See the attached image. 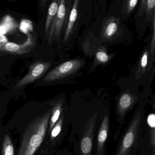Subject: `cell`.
I'll return each mask as SVG.
<instances>
[{"label": "cell", "mask_w": 155, "mask_h": 155, "mask_svg": "<svg viewBox=\"0 0 155 155\" xmlns=\"http://www.w3.org/2000/svg\"><path fill=\"white\" fill-rule=\"evenodd\" d=\"M109 126V110L107 108L103 113L97 132L94 147L95 155H106Z\"/></svg>", "instance_id": "3957f363"}, {"label": "cell", "mask_w": 155, "mask_h": 155, "mask_svg": "<svg viewBox=\"0 0 155 155\" xmlns=\"http://www.w3.org/2000/svg\"><path fill=\"white\" fill-rule=\"evenodd\" d=\"M153 35H152V41H151V52L152 53V55L154 56V51H155V13H154V16H153Z\"/></svg>", "instance_id": "ac0fdd59"}, {"label": "cell", "mask_w": 155, "mask_h": 155, "mask_svg": "<svg viewBox=\"0 0 155 155\" xmlns=\"http://www.w3.org/2000/svg\"><path fill=\"white\" fill-rule=\"evenodd\" d=\"M64 109V100L62 99H60L54 102L49 123L48 132L49 133L58 120Z\"/></svg>", "instance_id": "9c48e42d"}, {"label": "cell", "mask_w": 155, "mask_h": 155, "mask_svg": "<svg viewBox=\"0 0 155 155\" xmlns=\"http://www.w3.org/2000/svg\"><path fill=\"white\" fill-rule=\"evenodd\" d=\"M117 24L114 21H110L107 23L104 31L103 34L106 38H109L113 36L117 30Z\"/></svg>", "instance_id": "4fadbf2b"}, {"label": "cell", "mask_w": 155, "mask_h": 155, "mask_svg": "<svg viewBox=\"0 0 155 155\" xmlns=\"http://www.w3.org/2000/svg\"><path fill=\"white\" fill-rule=\"evenodd\" d=\"M66 14V1H59L58 10L47 34L48 41L51 44L54 41L59 40Z\"/></svg>", "instance_id": "5b68a950"}, {"label": "cell", "mask_w": 155, "mask_h": 155, "mask_svg": "<svg viewBox=\"0 0 155 155\" xmlns=\"http://www.w3.org/2000/svg\"><path fill=\"white\" fill-rule=\"evenodd\" d=\"M79 1L78 0L75 1L73 3L72 9L70 14L68 23L67 26V29L64 35V41L66 42L69 38L72 32V29L74 27V23L77 20L78 16V8Z\"/></svg>", "instance_id": "30bf717a"}, {"label": "cell", "mask_w": 155, "mask_h": 155, "mask_svg": "<svg viewBox=\"0 0 155 155\" xmlns=\"http://www.w3.org/2000/svg\"><path fill=\"white\" fill-rule=\"evenodd\" d=\"M84 61L81 60L69 61L59 65L51 71L44 78L46 82L55 81L76 72L83 65Z\"/></svg>", "instance_id": "277c9868"}, {"label": "cell", "mask_w": 155, "mask_h": 155, "mask_svg": "<svg viewBox=\"0 0 155 155\" xmlns=\"http://www.w3.org/2000/svg\"><path fill=\"white\" fill-rule=\"evenodd\" d=\"M144 107L140 106L122 133L114 155H152Z\"/></svg>", "instance_id": "6da1fadb"}, {"label": "cell", "mask_w": 155, "mask_h": 155, "mask_svg": "<svg viewBox=\"0 0 155 155\" xmlns=\"http://www.w3.org/2000/svg\"><path fill=\"white\" fill-rule=\"evenodd\" d=\"M59 2V1H54L51 2L49 8L48 16L46 20V25H45V33L46 37L49 30L51 23L58 13V10Z\"/></svg>", "instance_id": "8fae6325"}, {"label": "cell", "mask_w": 155, "mask_h": 155, "mask_svg": "<svg viewBox=\"0 0 155 155\" xmlns=\"http://www.w3.org/2000/svg\"><path fill=\"white\" fill-rule=\"evenodd\" d=\"M137 98L128 92L123 93L119 98L115 113L116 120L120 127L125 123L126 116L134 107Z\"/></svg>", "instance_id": "8992f818"}, {"label": "cell", "mask_w": 155, "mask_h": 155, "mask_svg": "<svg viewBox=\"0 0 155 155\" xmlns=\"http://www.w3.org/2000/svg\"><path fill=\"white\" fill-rule=\"evenodd\" d=\"M147 8L148 11H151L155 6V0H148L147 1Z\"/></svg>", "instance_id": "d6986e66"}, {"label": "cell", "mask_w": 155, "mask_h": 155, "mask_svg": "<svg viewBox=\"0 0 155 155\" xmlns=\"http://www.w3.org/2000/svg\"><path fill=\"white\" fill-rule=\"evenodd\" d=\"M96 58L97 59L102 62V63H106L109 60V57L106 52L103 51H99L97 52L96 54Z\"/></svg>", "instance_id": "2e32d148"}, {"label": "cell", "mask_w": 155, "mask_h": 155, "mask_svg": "<svg viewBox=\"0 0 155 155\" xmlns=\"http://www.w3.org/2000/svg\"><path fill=\"white\" fill-rule=\"evenodd\" d=\"M49 62H38L35 63L29 70L28 73L21 79L15 86V89H18L37 80L44 75L50 67Z\"/></svg>", "instance_id": "52a82bcc"}, {"label": "cell", "mask_w": 155, "mask_h": 155, "mask_svg": "<svg viewBox=\"0 0 155 155\" xmlns=\"http://www.w3.org/2000/svg\"><path fill=\"white\" fill-rule=\"evenodd\" d=\"M9 19H7V21L4 22L2 25L0 26V34L3 35L8 32L12 28L14 25L12 23V21L9 20Z\"/></svg>", "instance_id": "9a60e30c"}, {"label": "cell", "mask_w": 155, "mask_h": 155, "mask_svg": "<svg viewBox=\"0 0 155 155\" xmlns=\"http://www.w3.org/2000/svg\"><path fill=\"white\" fill-rule=\"evenodd\" d=\"M148 52L145 51L142 54L140 59L138 71L141 73H145L146 68L147 65L148 58Z\"/></svg>", "instance_id": "5bb4252c"}, {"label": "cell", "mask_w": 155, "mask_h": 155, "mask_svg": "<svg viewBox=\"0 0 155 155\" xmlns=\"http://www.w3.org/2000/svg\"><path fill=\"white\" fill-rule=\"evenodd\" d=\"M8 39L7 37H5L4 35L0 34V45H3L8 43Z\"/></svg>", "instance_id": "ffe728a7"}, {"label": "cell", "mask_w": 155, "mask_h": 155, "mask_svg": "<svg viewBox=\"0 0 155 155\" xmlns=\"http://www.w3.org/2000/svg\"><path fill=\"white\" fill-rule=\"evenodd\" d=\"M138 1V0H130L128 1L127 3V12L130 13L135 8L137 4Z\"/></svg>", "instance_id": "e0dca14e"}, {"label": "cell", "mask_w": 155, "mask_h": 155, "mask_svg": "<svg viewBox=\"0 0 155 155\" xmlns=\"http://www.w3.org/2000/svg\"><path fill=\"white\" fill-rule=\"evenodd\" d=\"M30 38L28 41L23 45H18L12 42H8L0 45V51H5L13 54H21L25 53L28 51V49L30 48L32 44Z\"/></svg>", "instance_id": "ba28073f"}, {"label": "cell", "mask_w": 155, "mask_h": 155, "mask_svg": "<svg viewBox=\"0 0 155 155\" xmlns=\"http://www.w3.org/2000/svg\"><path fill=\"white\" fill-rule=\"evenodd\" d=\"M2 155H14V147L8 135H6L3 139Z\"/></svg>", "instance_id": "7c38bea8"}, {"label": "cell", "mask_w": 155, "mask_h": 155, "mask_svg": "<svg viewBox=\"0 0 155 155\" xmlns=\"http://www.w3.org/2000/svg\"><path fill=\"white\" fill-rule=\"evenodd\" d=\"M51 109L32 120L26 128L18 155H34L41 145L48 128Z\"/></svg>", "instance_id": "7a4b0ae2"}]
</instances>
